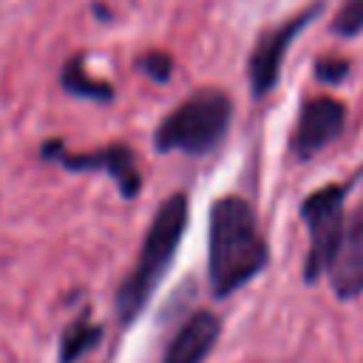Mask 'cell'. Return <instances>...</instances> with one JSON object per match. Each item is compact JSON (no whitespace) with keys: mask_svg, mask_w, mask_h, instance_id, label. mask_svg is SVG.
I'll list each match as a JSON object with an SVG mask.
<instances>
[{"mask_svg":"<svg viewBox=\"0 0 363 363\" xmlns=\"http://www.w3.org/2000/svg\"><path fill=\"white\" fill-rule=\"evenodd\" d=\"M354 187V182H343V184H326L315 193H309L301 201V218L306 221L309 230V252L303 261V281L315 284L320 275L329 272L332 258L346 235V193Z\"/></svg>","mask_w":363,"mask_h":363,"instance_id":"obj_4","label":"cell"},{"mask_svg":"<svg viewBox=\"0 0 363 363\" xmlns=\"http://www.w3.org/2000/svg\"><path fill=\"white\" fill-rule=\"evenodd\" d=\"M269 264V247L252 204L241 196H221L207 218V281L216 298L247 286Z\"/></svg>","mask_w":363,"mask_h":363,"instance_id":"obj_1","label":"cell"},{"mask_svg":"<svg viewBox=\"0 0 363 363\" xmlns=\"http://www.w3.org/2000/svg\"><path fill=\"white\" fill-rule=\"evenodd\" d=\"M346 71H349L346 60H320L318 68H315L318 79H323V82H340L346 77Z\"/></svg>","mask_w":363,"mask_h":363,"instance_id":"obj_14","label":"cell"},{"mask_svg":"<svg viewBox=\"0 0 363 363\" xmlns=\"http://www.w3.org/2000/svg\"><path fill=\"white\" fill-rule=\"evenodd\" d=\"M190 224V201L187 193H170L153 213L147 233L142 238L136 264L130 272L119 281L113 295V309L119 318V326H130L139 320V315L153 301L159 284L164 281L167 269L176 261L179 244Z\"/></svg>","mask_w":363,"mask_h":363,"instance_id":"obj_2","label":"cell"},{"mask_svg":"<svg viewBox=\"0 0 363 363\" xmlns=\"http://www.w3.org/2000/svg\"><path fill=\"white\" fill-rule=\"evenodd\" d=\"M57 164H62L71 173H108L125 201H133L142 193L139 162H136V153L125 142H113L91 153H68L62 147L57 156Z\"/></svg>","mask_w":363,"mask_h":363,"instance_id":"obj_6","label":"cell"},{"mask_svg":"<svg viewBox=\"0 0 363 363\" xmlns=\"http://www.w3.org/2000/svg\"><path fill=\"white\" fill-rule=\"evenodd\" d=\"M346 108L332 96H315L301 108L295 133H292V153L298 159H312L329 142H335L343 130Z\"/></svg>","mask_w":363,"mask_h":363,"instance_id":"obj_7","label":"cell"},{"mask_svg":"<svg viewBox=\"0 0 363 363\" xmlns=\"http://www.w3.org/2000/svg\"><path fill=\"white\" fill-rule=\"evenodd\" d=\"M233 122V99L218 88H199L179 108H173L153 133L156 153L204 156L221 145Z\"/></svg>","mask_w":363,"mask_h":363,"instance_id":"obj_3","label":"cell"},{"mask_svg":"<svg viewBox=\"0 0 363 363\" xmlns=\"http://www.w3.org/2000/svg\"><path fill=\"white\" fill-rule=\"evenodd\" d=\"M318 11H320V3L303 9L301 14L289 17L286 23H281V26H275V28H269V31H264L258 37V43H255V48L250 54V65H247L250 85H252L255 96H264V94H269L275 88L278 74H281V62H284V54H286L289 43L298 37V31L303 26H309L315 20Z\"/></svg>","mask_w":363,"mask_h":363,"instance_id":"obj_5","label":"cell"},{"mask_svg":"<svg viewBox=\"0 0 363 363\" xmlns=\"http://www.w3.org/2000/svg\"><path fill=\"white\" fill-rule=\"evenodd\" d=\"M218 335H221V318L210 309H199L167 340L162 363H204Z\"/></svg>","mask_w":363,"mask_h":363,"instance_id":"obj_8","label":"cell"},{"mask_svg":"<svg viewBox=\"0 0 363 363\" xmlns=\"http://www.w3.org/2000/svg\"><path fill=\"white\" fill-rule=\"evenodd\" d=\"M60 82H62V88H65L71 96H82V99H94V102H111V99H113V85H108L105 79L91 77V74L82 68V54L71 57V60L62 65Z\"/></svg>","mask_w":363,"mask_h":363,"instance_id":"obj_11","label":"cell"},{"mask_svg":"<svg viewBox=\"0 0 363 363\" xmlns=\"http://www.w3.org/2000/svg\"><path fill=\"white\" fill-rule=\"evenodd\" d=\"M332 31L340 37H354L363 31V0H343L332 20Z\"/></svg>","mask_w":363,"mask_h":363,"instance_id":"obj_12","label":"cell"},{"mask_svg":"<svg viewBox=\"0 0 363 363\" xmlns=\"http://www.w3.org/2000/svg\"><path fill=\"white\" fill-rule=\"evenodd\" d=\"M105 329L99 323L91 320V312L85 309L82 315H77L60 335V352H57V360L60 363H77L79 357H85L91 349L99 346Z\"/></svg>","mask_w":363,"mask_h":363,"instance_id":"obj_10","label":"cell"},{"mask_svg":"<svg viewBox=\"0 0 363 363\" xmlns=\"http://www.w3.org/2000/svg\"><path fill=\"white\" fill-rule=\"evenodd\" d=\"M136 65H139V71L147 74L153 82H167L170 74H173V60H170V54H164V51H147L145 57H139Z\"/></svg>","mask_w":363,"mask_h":363,"instance_id":"obj_13","label":"cell"},{"mask_svg":"<svg viewBox=\"0 0 363 363\" xmlns=\"http://www.w3.org/2000/svg\"><path fill=\"white\" fill-rule=\"evenodd\" d=\"M326 275L340 301L357 298L363 292V218L346 230Z\"/></svg>","mask_w":363,"mask_h":363,"instance_id":"obj_9","label":"cell"}]
</instances>
